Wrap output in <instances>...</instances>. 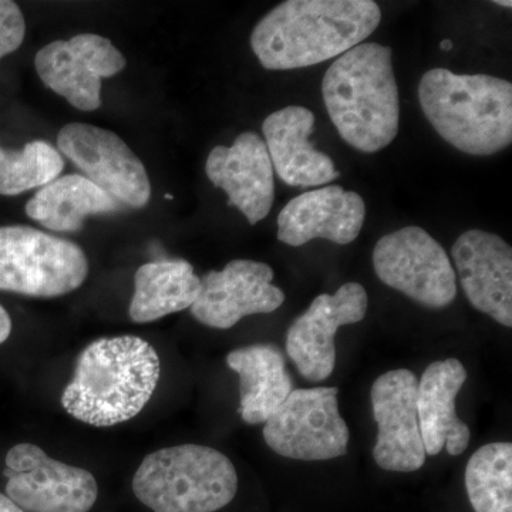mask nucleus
Listing matches in <instances>:
<instances>
[{
  "label": "nucleus",
  "instance_id": "f257e3e1",
  "mask_svg": "<svg viewBox=\"0 0 512 512\" xmlns=\"http://www.w3.org/2000/svg\"><path fill=\"white\" fill-rule=\"evenodd\" d=\"M380 22L373 0H288L259 20L251 46L265 69H302L359 46Z\"/></svg>",
  "mask_w": 512,
  "mask_h": 512
},
{
  "label": "nucleus",
  "instance_id": "f03ea898",
  "mask_svg": "<svg viewBox=\"0 0 512 512\" xmlns=\"http://www.w3.org/2000/svg\"><path fill=\"white\" fill-rule=\"evenodd\" d=\"M160 376V356L147 340L131 335L97 339L77 357L62 406L89 426H117L143 412Z\"/></svg>",
  "mask_w": 512,
  "mask_h": 512
},
{
  "label": "nucleus",
  "instance_id": "7ed1b4c3",
  "mask_svg": "<svg viewBox=\"0 0 512 512\" xmlns=\"http://www.w3.org/2000/svg\"><path fill=\"white\" fill-rule=\"evenodd\" d=\"M322 94L333 126L356 150L377 153L399 133V89L390 47L360 43L343 53L323 77Z\"/></svg>",
  "mask_w": 512,
  "mask_h": 512
},
{
  "label": "nucleus",
  "instance_id": "20e7f679",
  "mask_svg": "<svg viewBox=\"0 0 512 512\" xmlns=\"http://www.w3.org/2000/svg\"><path fill=\"white\" fill-rule=\"evenodd\" d=\"M419 100L439 136L470 156L511 146L512 84L488 74L433 69L421 77Z\"/></svg>",
  "mask_w": 512,
  "mask_h": 512
},
{
  "label": "nucleus",
  "instance_id": "39448f33",
  "mask_svg": "<svg viewBox=\"0 0 512 512\" xmlns=\"http://www.w3.org/2000/svg\"><path fill=\"white\" fill-rule=\"evenodd\" d=\"M133 491L154 512H217L237 495L238 474L221 451L183 444L148 454Z\"/></svg>",
  "mask_w": 512,
  "mask_h": 512
},
{
  "label": "nucleus",
  "instance_id": "423d86ee",
  "mask_svg": "<svg viewBox=\"0 0 512 512\" xmlns=\"http://www.w3.org/2000/svg\"><path fill=\"white\" fill-rule=\"evenodd\" d=\"M89 275L79 245L28 225L0 227V291L57 298L76 291Z\"/></svg>",
  "mask_w": 512,
  "mask_h": 512
},
{
  "label": "nucleus",
  "instance_id": "0eeeda50",
  "mask_svg": "<svg viewBox=\"0 0 512 512\" xmlns=\"http://www.w3.org/2000/svg\"><path fill=\"white\" fill-rule=\"evenodd\" d=\"M336 387L293 390L264 429L265 443L279 456L326 461L348 453L349 429L340 416Z\"/></svg>",
  "mask_w": 512,
  "mask_h": 512
},
{
  "label": "nucleus",
  "instance_id": "6e6552de",
  "mask_svg": "<svg viewBox=\"0 0 512 512\" xmlns=\"http://www.w3.org/2000/svg\"><path fill=\"white\" fill-rule=\"evenodd\" d=\"M380 281L430 309H443L457 296V276L446 249L420 227L384 235L373 249Z\"/></svg>",
  "mask_w": 512,
  "mask_h": 512
},
{
  "label": "nucleus",
  "instance_id": "1a4fd4ad",
  "mask_svg": "<svg viewBox=\"0 0 512 512\" xmlns=\"http://www.w3.org/2000/svg\"><path fill=\"white\" fill-rule=\"evenodd\" d=\"M5 463L6 495L25 512H89L96 504L90 471L53 460L35 444H16Z\"/></svg>",
  "mask_w": 512,
  "mask_h": 512
},
{
  "label": "nucleus",
  "instance_id": "9d476101",
  "mask_svg": "<svg viewBox=\"0 0 512 512\" xmlns=\"http://www.w3.org/2000/svg\"><path fill=\"white\" fill-rule=\"evenodd\" d=\"M57 146L84 177L128 207H146L151 184L146 167L116 133L84 123L64 126Z\"/></svg>",
  "mask_w": 512,
  "mask_h": 512
},
{
  "label": "nucleus",
  "instance_id": "9b49d317",
  "mask_svg": "<svg viewBox=\"0 0 512 512\" xmlns=\"http://www.w3.org/2000/svg\"><path fill=\"white\" fill-rule=\"evenodd\" d=\"M126 64L111 40L93 33L56 40L35 57L36 72L47 89L82 111L99 109L101 82L119 74Z\"/></svg>",
  "mask_w": 512,
  "mask_h": 512
},
{
  "label": "nucleus",
  "instance_id": "f8f14e48",
  "mask_svg": "<svg viewBox=\"0 0 512 512\" xmlns=\"http://www.w3.org/2000/svg\"><path fill=\"white\" fill-rule=\"evenodd\" d=\"M369 298L357 282L340 286L335 295L322 293L298 316L286 335V352L309 382H323L336 365L335 336L340 326L362 322Z\"/></svg>",
  "mask_w": 512,
  "mask_h": 512
},
{
  "label": "nucleus",
  "instance_id": "ddd939ff",
  "mask_svg": "<svg viewBox=\"0 0 512 512\" xmlns=\"http://www.w3.org/2000/svg\"><path fill=\"white\" fill-rule=\"evenodd\" d=\"M416 375L407 369L390 370L370 390L379 434L373 448L377 466L394 473H413L426 463L417 416Z\"/></svg>",
  "mask_w": 512,
  "mask_h": 512
},
{
  "label": "nucleus",
  "instance_id": "4468645a",
  "mask_svg": "<svg viewBox=\"0 0 512 512\" xmlns=\"http://www.w3.org/2000/svg\"><path fill=\"white\" fill-rule=\"evenodd\" d=\"M200 279V295L190 309L208 328H232L245 316L275 312L285 302L282 289L272 285L271 266L251 259H234Z\"/></svg>",
  "mask_w": 512,
  "mask_h": 512
},
{
  "label": "nucleus",
  "instance_id": "2eb2a0df",
  "mask_svg": "<svg viewBox=\"0 0 512 512\" xmlns=\"http://www.w3.org/2000/svg\"><path fill=\"white\" fill-rule=\"evenodd\" d=\"M468 302L505 328L512 326V249L503 238L471 229L451 248Z\"/></svg>",
  "mask_w": 512,
  "mask_h": 512
},
{
  "label": "nucleus",
  "instance_id": "dca6fc26",
  "mask_svg": "<svg viewBox=\"0 0 512 512\" xmlns=\"http://www.w3.org/2000/svg\"><path fill=\"white\" fill-rule=\"evenodd\" d=\"M208 178L228 195L249 224L268 217L275 201L274 165L265 141L258 134H239L231 147L212 148L205 165Z\"/></svg>",
  "mask_w": 512,
  "mask_h": 512
},
{
  "label": "nucleus",
  "instance_id": "f3484780",
  "mask_svg": "<svg viewBox=\"0 0 512 512\" xmlns=\"http://www.w3.org/2000/svg\"><path fill=\"white\" fill-rule=\"evenodd\" d=\"M366 218V204L355 191L340 185L303 192L285 205L278 217V239L302 247L316 238L339 245L355 241Z\"/></svg>",
  "mask_w": 512,
  "mask_h": 512
},
{
  "label": "nucleus",
  "instance_id": "a211bd4d",
  "mask_svg": "<svg viewBox=\"0 0 512 512\" xmlns=\"http://www.w3.org/2000/svg\"><path fill=\"white\" fill-rule=\"evenodd\" d=\"M313 130L315 116L301 106L275 111L262 124L274 170L291 187H320L339 178L332 158L309 141Z\"/></svg>",
  "mask_w": 512,
  "mask_h": 512
},
{
  "label": "nucleus",
  "instance_id": "6ab92c4d",
  "mask_svg": "<svg viewBox=\"0 0 512 512\" xmlns=\"http://www.w3.org/2000/svg\"><path fill=\"white\" fill-rule=\"evenodd\" d=\"M466 380V369L457 359L437 360L421 376L417 416L426 456H437L444 447L450 456L467 450L471 431L456 412V397Z\"/></svg>",
  "mask_w": 512,
  "mask_h": 512
},
{
  "label": "nucleus",
  "instance_id": "aec40b11",
  "mask_svg": "<svg viewBox=\"0 0 512 512\" xmlns=\"http://www.w3.org/2000/svg\"><path fill=\"white\" fill-rule=\"evenodd\" d=\"M227 365L239 375V414L245 423L261 424L271 419L293 392L284 355L274 345H252L232 350Z\"/></svg>",
  "mask_w": 512,
  "mask_h": 512
},
{
  "label": "nucleus",
  "instance_id": "412c9836",
  "mask_svg": "<svg viewBox=\"0 0 512 512\" xmlns=\"http://www.w3.org/2000/svg\"><path fill=\"white\" fill-rule=\"evenodd\" d=\"M201 279L185 259H160L140 266L134 276V295L128 315L150 323L191 308L200 295Z\"/></svg>",
  "mask_w": 512,
  "mask_h": 512
},
{
  "label": "nucleus",
  "instance_id": "4be33fe9",
  "mask_svg": "<svg viewBox=\"0 0 512 512\" xmlns=\"http://www.w3.org/2000/svg\"><path fill=\"white\" fill-rule=\"evenodd\" d=\"M119 204L84 175L70 174L40 188L26 204L30 220L55 232H76L89 215L110 214Z\"/></svg>",
  "mask_w": 512,
  "mask_h": 512
},
{
  "label": "nucleus",
  "instance_id": "5701e85b",
  "mask_svg": "<svg viewBox=\"0 0 512 512\" xmlns=\"http://www.w3.org/2000/svg\"><path fill=\"white\" fill-rule=\"evenodd\" d=\"M468 500L476 512H512V444L478 448L466 468Z\"/></svg>",
  "mask_w": 512,
  "mask_h": 512
},
{
  "label": "nucleus",
  "instance_id": "b1692460",
  "mask_svg": "<svg viewBox=\"0 0 512 512\" xmlns=\"http://www.w3.org/2000/svg\"><path fill=\"white\" fill-rule=\"evenodd\" d=\"M64 170L62 154L42 140L30 141L22 150L0 147V195L13 197L43 188Z\"/></svg>",
  "mask_w": 512,
  "mask_h": 512
},
{
  "label": "nucleus",
  "instance_id": "393cba45",
  "mask_svg": "<svg viewBox=\"0 0 512 512\" xmlns=\"http://www.w3.org/2000/svg\"><path fill=\"white\" fill-rule=\"evenodd\" d=\"M26 35V23L18 3L0 0V60L16 52Z\"/></svg>",
  "mask_w": 512,
  "mask_h": 512
},
{
  "label": "nucleus",
  "instance_id": "a878e982",
  "mask_svg": "<svg viewBox=\"0 0 512 512\" xmlns=\"http://www.w3.org/2000/svg\"><path fill=\"white\" fill-rule=\"evenodd\" d=\"M10 333H12V319L6 309L0 305V345L9 339Z\"/></svg>",
  "mask_w": 512,
  "mask_h": 512
},
{
  "label": "nucleus",
  "instance_id": "bb28decb",
  "mask_svg": "<svg viewBox=\"0 0 512 512\" xmlns=\"http://www.w3.org/2000/svg\"><path fill=\"white\" fill-rule=\"evenodd\" d=\"M0 512H25L22 508L18 507L8 495L0 493Z\"/></svg>",
  "mask_w": 512,
  "mask_h": 512
},
{
  "label": "nucleus",
  "instance_id": "cd10ccee",
  "mask_svg": "<svg viewBox=\"0 0 512 512\" xmlns=\"http://www.w3.org/2000/svg\"><path fill=\"white\" fill-rule=\"evenodd\" d=\"M453 47V42H451L450 39L441 40L440 49L444 50V52H450V50L453 49Z\"/></svg>",
  "mask_w": 512,
  "mask_h": 512
},
{
  "label": "nucleus",
  "instance_id": "c85d7f7f",
  "mask_svg": "<svg viewBox=\"0 0 512 512\" xmlns=\"http://www.w3.org/2000/svg\"><path fill=\"white\" fill-rule=\"evenodd\" d=\"M494 3H495V5L503 6V8H508V9L512 8V3L510 2V0H495Z\"/></svg>",
  "mask_w": 512,
  "mask_h": 512
}]
</instances>
